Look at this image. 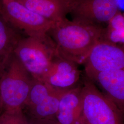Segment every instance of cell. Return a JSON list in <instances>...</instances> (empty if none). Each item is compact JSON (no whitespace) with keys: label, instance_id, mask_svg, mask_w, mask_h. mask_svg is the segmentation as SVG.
<instances>
[{"label":"cell","instance_id":"1","mask_svg":"<svg viewBox=\"0 0 124 124\" xmlns=\"http://www.w3.org/2000/svg\"><path fill=\"white\" fill-rule=\"evenodd\" d=\"M103 27L66 18L55 23L47 34L55 42L59 56L79 65L99 41Z\"/></svg>","mask_w":124,"mask_h":124},{"label":"cell","instance_id":"2","mask_svg":"<svg viewBox=\"0 0 124 124\" xmlns=\"http://www.w3.org/2000/svg\"><path fill=\"white\" fill-rule=\"evenodd\" d=\"M0 79V102L4 111L23 109L33 77L17 57L9 55Z\"/></svg>","mask_w":124,"mask_h":124},{"label":"cell","instance_id":"3","mask_svg":"<svg viewBox=\"0 0 124 124\" xmlns=\"http://www.w3.org/2000/svg\"><path fill=\"white\" fill-rule=\"evenodd\" d=\"M13 53L32 77L39 80L58 54L56 44L48 34L41 37L28 36L18 40Z\"/></svg>","mask_w":124,"mask_h":124},{"label":"cell","instance_id":"4","mask_svg":"<svg viewBox=\"0 0 124 124\" xmlns=\"http://www.w3.org/2000/svg\"><path fill=\"white\" fill-rule=\"evenodd\" d=\"M82 117L88 124H124L123 112L86 78L82 84Z\"/></svg>","mask_w":124,"mask_h":124},{"label":"cell","instance_id":"5","mask_svg":"<svg viewBox=\"0 0 124 124\" xmlns=\"http://www.w3.org/2000/svg\"><path fill=\"white\" fill-rule=\"evenodd\" d=\"M1 12L6 21L23 31L28 36H46L55 23L27 8L16 0H2Z\"/></svg>","mask_w":124,"mask_h":124},{"label":"cell","instance_id":"6","mask_svg":"<svg viewBox=\"0 0 124 124\" xmlns=\"http://www.w3.org/2000/svg\"><path fill=\"white\" fill-rule=\"evenodd\" d=\"M64 0L72 20L88 24L107 23L120 11L117 0Z\"/></svg>","mask_w":124,"mask_h":124},{"label":"cell","instance_id":"7","mask_svg":"<svg viewBox=\"0 0 124 124\" xmlns=\"http://www.w3.org/2000/svg\"><path fill=\"white\" fill-rule=\"evenodd\" d=\"M83 64L87 78L102 71L124 69V46L99 41Z\"/></svg>","mask_w":124,"mask_h":124},{"label":"cell","instance_id":"8","mask_svg":"<svg viewBox=\"0 0 124 124\" xmlns=\"http://www.w3.org/2000/svg\"><path fill=\"white\" fill-rule=\"evenodd\" d=\"M78 65L75 62L62 58L58 54L40 80L57 89L72 88L78 85L80 78V71Z\"/></svg>","mask_w":124,"mask_h":124},{"label":"cell","instance_id":"9","mask_svg":"<svg viewBox=\"0 0 124 124\" xmlns=\"http://www.w3.org/2000/svg\"><path fill=\"white\" fill-rule=\"evenodd\" d=\"M88 79L97 84L102 93L124 112V69L100 72Z\"/></svg>","mask_w":124,"mask_h":124},{"label":"cell","instance_id":"10","mask_svg":"<svg viewBox=\"0 0 124 124\" xmlns=\"http://www.w3.org/2000/svg\"><path fill=\"white\" fill-rule=\"evenodd\" d=\"M82 84H78L63 94L56 120L59 124H73L82 116Z\"/></svg>","mask_w":124,"mask_h":124},{"label":"cell","instance_id":"11","mask_svg":"<svg viewBox=\"0 0 124 124\" xmlns=\"http://www.w3.org/2000/svg\"><path fill=\"white\" fill-rule=\"evenodd\" d=\"M27 8L50 20L56 22L68 14L64 0H16Z\"/></svg>","mask_w":124,"mask_h":124},{"label":"cell","instance_id":"12","mask_svg":"<svg viewBox=\"0 0 124 124\" xmlns=\"http://www.w3.org/2000/svg\"><path fill=\"white\" fill-rule=\"evenodd\" d=\"M67 90L56 89L39 104L28 109L31 117L56 120L60 99Z\"/></svg>","mask_w":124,"mask_h":124},{"label":"cell","instance_id":"13","mask_svg":"<svg viewBox=\"0 0 124 124\" xmlns=\"http://www.w3.org/2000/svg\"><path fill=\"white\" fill-rule=\"evenodd\" d=\"M102 29L100 40L112 44L124 46V17L118 11Z\"/></svg>","mask_w":124,"mask_h":124},{"label":"cell","instance_id":"14","mask_svg":"<svg viewBox=\"0 0 124 124\" xmlns=\"http://www.w3.org/2000/svg\"><path fill=\"white\" fill-rule=\"evenodd\" d=\"M56 89L42 80L33 78L31 86L24 107L28 109L39 104Z\"/></svg>","mask_w":124,"mask_h":124},{"label":"cell","instance_id":"15","mask_svg":"<svg viewBox=\"0 0 124 124\" xmlns=\"http://www.w3.org/2000/svg\"><path fill=\"white\" fill-rule=\"evenodd\" d=\"M27 120L23 109L4 111L0 115V124H26Z\"/></svg>","mask_w":124,"mask_h":124},{"label":"cell","instance_id":"16","mask_svg":"<svg viewBox=\"0 0 124 124\" xmlns=\"http://www.w3.org/2000/svg\"><path fill=\"white\" fill-rule=\"evenodd\" d=\"M6 22L0 18V55L7 53L11 42V31Z\"/></svg>","mask_w":124,"mask_h":124},{"label":"cell","instance_id":"17","mask_svg":"<svg viewBox=\"0 0 124 124\" xmlns=\"http://www.w3.org/2000/svg\"><path fill=\"white\" fill-rule=\"evenodd\" d=\"M26 124H59L56 120L48 119H39L32 118L27 120Z\"/></svg>","mask_w":124,"mask_h":124},{"label":"cell","instance_id":"18","mask_svg":"<svg viewBox=\"0 0 124 124\" xmlns=\"http://www.w3.org/2000/svg\"><path fill=\"white\" fill-rule=\"evenodd\" d=\"M73 124H88L83 119L82 116L78 120H77L75 123Z\"/></svg>","mask_w":124,"mask_h":124},{"label":"cell","instance_id":"19","mask_svg":"<svg viewBox=\"0 0 124 124\" xmlns=\"http://www.w3.org/2000/svg\"><path fill=\"white\" fill-rule=\"evenodd\" d=\"M0 107H1V105H0Z\"/></svg>","mask_w":124,"mask_h":124}]
</instances>
